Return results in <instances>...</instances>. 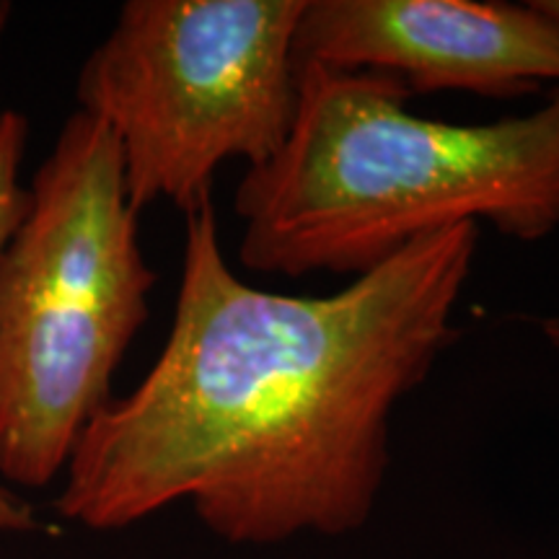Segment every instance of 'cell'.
Wrapping results in <instances>:
<instances>
[{
    "mask_svg": "<svg viewBox=\"0 0 559 559\" xmlns=\"http://www.w3.org/2000/svg\"><path fill=\"white\" fill-rule=\"evenodd\" d=\"M536 3H539V9L547 11L549 16L559 24V0H536Z\"/></svg>",
    "mask_w": 559,
    "mask_h": 559,
    "instance_id": "cell-9",
    "label": "cell"
},
{
    "mask_svg": "<svg viewBox=\"0 0 559 559\" xmlns=\"http://www.w3.org/2000/svg\"><path fill=\"white\" fill-rule=\"evenodd\" d=\"M386 73L298 68L283 148L243 174L239 260L260 275L360 277L438 230H559V91L531 115L451 124L407 109Z\"/></svg>",
    "mask_w": 559,
    "mask_h": 559,
    "instance_id": "cell-2",
    "label": "cell"
},
{
    "mask_svg": "<svg viewBox=\"0 0 559 559\" xmlns=\"http://www.w3.org/2000/svg\"><path fill=\"white\" fill-rule=\"evenodd\" d=\"M32 205L0 257V477L47 487L66 472L111 376L148 321L156 272L107 124L73 111L32 177Z\"/></svg>",
    "mask_w": 559,
    "mask_h": 559,
    "instance_id": "cell-3",
    "label": "cell"
},
{
    "mask_svg": "<svg viewBox=\"0 0 559 559\" xmlns=\"http://www.w3.org/2000/svg\"><path fill=\"white\" fill-rule=\"evenodd\" d=\"M39 531L37 510L24 495L0 481V534H32Z\"/></svg>",
    "mask_w": 559,
    "mask_h": 559,
    "instance_id": "cell-7",
    "label": "cell"
},
{
    "mask_svg": "<svg viewBox=\"0 0 559 559\" xmlns=\"http://www.w3.org/2000/svg\"><path fill=\"white\" fill-rule=\"evenodd\" d=\"M542 334L547 337L551 347L559 349V317H549L542 319Z\"/></svg>",
    "mask_w": 559,
    "mask_h": 559,
    "instance_id": "cell-8",
    "label": "cell"
},
{
    "mask_svg": "<svg viewBox=\"0 0 559 559\" xmlns=\"http://www.w3.org/2000/svg\"><path fill=\"white\" fill-rule=\"evenodd\" d=\"M306 0H130L79 75L81 111L120 145L132 207L210 202L228 160L277 156L298 104Z\"/></svg>",
    "mask_w": 559,
    "mask_h": 559,
    "instance_id": "cell-4",
    "label": "cell"
},
{
    "mask_svg": "<svg viewBox=\"0 0 559 559\" xmlns=\"http://www.w3.org/2000/svg\"><path fill=\"white\" fill-rule=\"evenodd\" d=\"M9 19H11V3L0 0V34L5 32V24H9Z\"/></svg>",
    "mask_w": 559,
    "mask_h": 559,
    "instance_id": "cell-10",
    "label": "cell"
},
{
    "mask_svg": "<svg viewBox=\"0 0 559 559\" xmlns=\"http://www.w3.org/2000/svg\"><path fill=\"white\" fill-rule=\"evenodd\" d=\"M185 221L166 345L83 428L55 506L120 531L190 502L239 547L355 534L386 479L391 415L459 337L479 228L423 236L332 296H285L230 270L213 200Z\"/></svg>",
    "mask_w": 559,
    "mask_h": 559,
    "instance_id": "cell-1",
    "label": "cell"
},
{
    "mask_svg": "<svg viewBox=\"0 0 559 559\" xmlns=\"http://www.w3.org/2000/svg\"><path fill=\"white\" fill-rule=\"evenodd\" d=\"M296 60L386 73L409 94L508 99L559 83V24L536 0H306Z\"/></svg>",
    "mask_w": 559,
    "mask_h": 559,
    "instance_id": "cell-5",
    "label": "cell"
},
{
    "mask_svg": "<svg viewBox=\"0 0 559 559\" xmlns=\"http://www.w3.org/2000/svg\"><path fill=\"white\" fill-rule=\"evenodd\" d=\"M29 140V122L21 111H0V257L32 205V192L19 181L21 160Z\"/></svg>",
    "mask_w": 559,
    "mask_h": 559,
    "instance_id": "cell-6",
    "label": "cell"
}]
</instances>
